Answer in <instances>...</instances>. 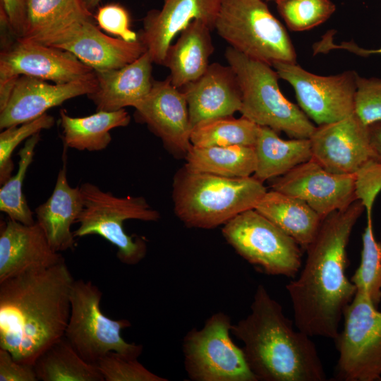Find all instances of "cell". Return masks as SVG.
Instances as JSON below:
<instances>
[{"label": "cell", "instance_id": "cell-1", "mask_svg": "<svg viewBox=\"0 0 381 381\" xmlns=\"http://www.w3.org/2000/svg\"><path fill=\"white\" fill-rule=\"evenodd\" d=\"M365 207L358 200L325 217L299 277L286 285L297 329L310 337L336 339L346 307L356 288L346 274V247Z\"/></svg>", "mask_w": 381, "mask_h": 381}, {"label": "cell", "instance_id": "cell-2", "mask_svg": "<svg viewBox=\"0 0 381 381\" xmlns=\"http://www.w3.org/2000/svg\"><path fill=\"white\" fill-rule=\"evenodd\" d=\"M74 280L64 260L0 282V348L16 361L34 365L64 336Z\"/></svg>", "mask_w": 381, "mask_h": 381}, {"label": "cell", "instance_id": "cell-3", "mask_svg": "<svg viewBox=\"0 0 381 381\" xmlns=\"http://www.w3.org/2000/svg\"><path fill=\"white\" fill-rule=\"evenodd\" d=\"M231 333L241 340L258 381H324L326 375L310 336L293 327L282 306L260 284L250 313Z\"/></svg>", "mask_w": 381, "mask_h": 381}, {"label": "cell", "instance_id": "cell-4", "mask_svg": "<svg viewBox=\"0 0 381 381\" xmlns=\"http://www.w3.org/2000/svg\"><path fill=\"white\" fill-rule=\"evenodd\" d=\"M267 192L254 176L233 178L184 166L173 183L174 212L188 227L213 229L254 209Z\"/></svg>", "mask_w": 381, "mask_h": 381}, {"label": "cell", "instance_id": "cell-5", "mask_svg": "<svg viewBox=\"0 0 381 381\" xmlns=\"http://www.w3.org/2000/svg\"><path fill=\"white\" fill-rule=\"evenodd\" d=\"M228 64L236 73L242 93L239 112L260 126L284 132L291 138H309L315 126L307 115L282 94L277 71L270 65L229 47Z\"/></svg>", "mask_w": 381, "mask_h": 381}, {"label": "cell", "instance_id": "cell-6", "mask_svg": "<svg viewBox=\"0 0 381 381\" xmlns=\"http://www.w3.org/2000/svg\"><path fill=\"white\" fill-rule=\"evenodd\" d=\"M214 30L229 47L265 62L296 64L292 42L263 0H222Z\"/></svg>", "mask_w": 381, "mask_h": 381}, {"label": "cell", "instance_id": "cell-7", "mask_svg": "<svg viewBox=\"0 0 381 381\" xmlns=\"http://www.w3.org/2000/svg\"><path fill=\"white\" fill-rule=\"evenodd\" d=\"M84 207L73 231L75 237L99 235L117 248L116 257L127 265H135L147 253L144 238L128 235L123 222L128 219L155 222L159 213L152 208L143 197H118L86 182L80 186Z\"/></svg>", "mask_w": 381, "mask_h": 381}, {"label": "cell", "instance_id": "cell-8", "mask_svg": "<svg viewBox=\"0 0 381 381\" xmlns=\"http://www.w3.org/2000/svg\"><path fill=\"white\" fill-rule=\"evenodd\" d=\"M102 292L90 280H74L71 291V312L64 333L77 353L86 362L96 365L109 351L138 358L143 346L128 343L121 335L130 327L128 320H113L100 308Z\"/></svg>", "mask_w": 381, "mask_h": 381}, {"label": "cell", "instance_id": "cell-9", "mask_svg": "<svg viewBox=\"0 0 381 381\" xmlns=\"http://www.w3.org/2000/svg\"><path fill=\"white\" fill-rule=\"evenodd\" d=\"M230 317L218 312L184 337V367L194 381H258L243 351L232 341Z\"/></svg>", "mask_w": 381, "mask_h": 381}, {"label": "cell", "instance_id": "cell-10", "mask_svg": "<svg viewBox=\"0 0 381 381\" xmlns=\"http://www.w3.org/2000/svg\"><path fill=\"white\" fill-rule=\"evenodd\" d=\"M222 232L242 258L268 274L294 277L301 267L298 243L255 209L231 219Z\"/></svg>", "mask_w": 381, "mask_h": 381}, {"label": "cell", "instance_id": "cell-11", "mask_svg": "<svg viewBox=\"0 0 381 381\" xmlns=\"http://www.w3.org/2000/svg\"><path fill=\"white\" fill-rule=\"evenodd\" d=\"M344 325L335 339L337 377L344 381L381 380V312L356 291L346 307Z\"/></svg>", "mask_w": 381, "mask_h": 381}, {"label": "cell", "instance_id": "cell-12", "mask_svg": "<svg viewBox=\"0 0 381 381\" xmlns=\"http://www.w3.org/2000/svg\"><path fill=\"white\" fill-rule=\"evenodd\" d=\"M272 66L279 78L292 85L300 108L318 126L338 121L354 113L356 71L323 76L310 73L296 64L277 61Z\"/></svg>", "mask_w": 381, "mask_h": 381}, {"label": "cell", "instance_id": "cell-13", "mask_svg": "<svg viewBox=\"0 0 381 381\" xmlns=\"http://www.w3.org/2000/svg\"><path fill=\"white\" fill-rule=\"evenodd\" d=\"M21 75L54 83L96 78L95 71L70 52L15 36L14 40L1 47L0 86L12 83Z\"/></svg>", "mask_w": 381, "mask_h": 381}, {"label": "cell", "instance_id": "cell-14", "mask_svg": "<svg viewBox=\"0 0 381 381\" xmlns=\"http://www.w3.org/2000/svg\"><path fill=\"white\" fill-rule=\"evenodd\" d=\"M271 187L303 200L322 219L356 200L355 174L331 173L313 158L272 179Z\"/></svg>", "mask_w": 381, "mask_h": 381}, {"label": "cell", "instance_id": "cell-15", "mask_svg": "<svg viewBox=\"0 0 381 381\" xmlns=\"http://www.w3.org/2000/svg\"><path fill=\"white\" fill-rule=\"evenodd\" d=\"M309 140L312 158L331 173L354 174L368 161L379 159L370 144L368 126L354 113L315 127Z\"/></svg>", "mask_w": 381, "mask_h": 381}, {"label": "cell", "instance_id": "cell-16", "mask_svg": "<svg viewBox=\"0 0 381 381\" xmlns=\"http://www.w3.org/2000/svg\"><path fill=\"white\" fill-rule=\"evenodd\" d=\"M96 78L66 83L51 84L47 80L21 75L8 90L7 99L0 107V128L5 129L35 119L52 107L75 97L95 92Z\"/></svg>", "mask_w": 381, "mask_h": 381}, {"label": "cell", "instance_id": "cell-17", "mask_svg": "<svg viewBox=\"0 0 381 381\" xmlns=\"http://www.w3.org/2000/svg\"><path fill=\"white\" fill-rule=\"evenodd\" d=\"M135 109L138 120L146 123L168 148L186 155L192 147L188 103L169 76L154 81L148 95Z\"/></svg>", "mask_w": 381, "mask_h": 381}, {"label": "cell", "instance_id": "cell-18", "mask_svg": "<svg viewBox=\"0 0 381 381\" xmlns=\"http://www.w3.org/2000/svg\"><path fill=\"white\" fill-rule=\"evenodd\" d=\"M222 0H164L160 10L152 9L143 20L139 37L154 63L163 66L175 36L191 22L201 20L214 30Z\"/></svg>", "mask_w": 381, "mask_h": 381}, {"label": "cell", "instance_id": "cell-19", "mask_svg": "<svg viewBox=\"0 0 381 381\" xmlns=\"http://www.w3.org/2000/svg\"><path fill=\"white\" fill-rule=\"evenodd\" d=\"M65 260L50 246L35 222L27 225L8 218L0 231V282L31 271L49 268Z\"/></svg>", "mask_w": 381, "mask_h": 381}, {"label": "cell", "instance_id": "cell-20", "mask_svg": "<svg viewBox=\"0 0 381 381\" xmlns=\"http://www.w3.org/2000/svg\"><path fill=\"white\" fill-rule=\"evenodd\" d=\"M192 128L212 119L239 111L242 93L237 75L228 64L213 63L197 80L183 86Z\"/></svg>", "mask_w": 381, "mask_h": 381}, {"label": "cell", "instance_id": "cell-21", "mask_svg": "<svg viewBox=\"0 0 381 381\" xmlns=\"http://www.w3.org/2000/svg\"><path fill=\"white\" fill-rule=\"evenodd\" d=\"M52 47L70 52L95 71L121 68L147 51L140 39L127 42L109 37L92 19L71 28Z\"/></svg>", "mask_w": 381, "mask_h": 381}, {"label": "cell", "instance_id": "cell-22", "mask_svg": "<svg viewBox=\"0 0 381 381\" xmlns=\"http://www.w3.org/2000/svg\"><path fill=\"white\" fill-rule=\"evenodd\" d=\"M152 63L146 51L135 61L121 68L95 71L97 87L87 97L95 104L97 111L135 108L152 87Z\"/></svg>", "mask_w": 381, "mask_h": 381}, {"label": "cell", "instance_id": "cell-23", "mask_svg": "<svg viewBox=\"0 0 381 381\" xmlns=\"http://www.w3.org/2000/svg\"><path fill=\"white\" fill-rule=\"evenodd\" d=\"M84 207L80 187H71L67 179L66 162L59 171L49 198L35 210V221L56 252L73 249L75 236L71 230Z\"/></svg>", "mask_w": 381, "mask_h": 381}, {"label": "cell", "instance_id": "cell-24", "mask_svg": "<svg viewBox=\"0 0 381 381\" xmlns=\"http://www.w3.org/2000/svg\"><path fill=\"white\" fill-rule=\"evenodd\" d=\"M92 19L81 0H26L23 38L52 47L78 23Z\"/></svg>", "mask_w": 381, "mask_h": 381}, {"label": "cell", "instance_id": "cell-25", "mask_svg": "<svg viewBox=\"0 0 381 381\" xmlns=\"http://www.w3.org/2000/svg\"><path fill=\"white\" fill-rule=\"evenodd\" d=\"M210 27L201 20L191 22L176 42L171 44L163 66L170 71L174 86L180 89L199 78L207 70L209 58L214 52Z\"/></svg>", "mask_w": 381, "mask_h": 381}, {"label": "cell", "instance_id": "cell-26", "mask_svg": "<svg viewBox=\"0 0 381 381\" xmlns=\"http://www.w3.org/2000/svg\"><path fill=\"white\" fill-rule=\"evenodd\" d=\"M254 209L306 250L323 219L303 200L272 189L267 190Z\"/></svg>", "mask_w": 381, "mask_h": 381}, {"label": "cell", "instance_id": "cell-27", "mask_svg": "<svg viewBox=\"0 0 381 381\" xmlns=\"http://www.w3.org/2000/svg\"><path fill=\"white\" fill-rule=\"evenodd\" d=\"M254 149L256 169L253 176L262 182L283 176L312 158L309 138L283 140L266 126L260 127Z\"/></svg>", "mask_w": 381, "mask_h": 381}, {"label": "cell", "instance_id": "cell-28", "mask_svg": "<svg viewBox=\"0 0 381 381\" xmlns=\"http://www.w3.org/2000/svg\"><path fill=\"white\" fill-rule=\"evenodd\" d=\"M64 145L80 151H101L111 141L110 131L128 126L131 116L125 109L97 111L83 117L69 116L65 109L59 112Z\"/></svg>", "mask_w": 381, "mask_h": 381}, {"label": "cell", "instance_id": "cell-29", "mask_svg": "<svg viewBox=\"0 0 381 381\" xmlns=\"http://www.w3.org/2000/svg\"><path fill=\"white\" fill-rule=\"evenodd\" d=\"M185 156L188 168L225 177H248L256 169L255 152L251 146L192 145Z\"/></svg>", "mask_w": 381, "mask_h": 381}, {"label": "cell", "instance_id": "cell-30", "mask_svg": "<svg viewBox=\"0 0 381 381\" xmlns=\"http://www.w3.org/2000/svg\"><path fill=\"white\" fill-rule=\"evenodd\" d=\"M34 368L42 381H104L96 365L83 360L63 337L35 361Z\"/></svg>", "mask_w": 381, "mask_h": 381}, {"label": "cell", "instance_id": "cell-31", "mask_svg": "<svg viewBox=\"0 0 381 381\" xmlns=\"http://www.w3.org/2000/svg\"><path fill=\"white\" fill-rule=\"evenodd\" d=\"M260 126L248 119L233 116L205 121L195 126L191 131L192 145L209 146H251L254 147Z\"/></svg>", "mask_w": 381, "mask_h": 381}, {"label": "cell", "instance_id": "cell-32", "mask_svg": "<svg viewBox=\"0 0 381 381\" xmlns=\"http://www.w3.org/2000/svg\"><path fill=\"white\" fill-rule=\"evenodd\" d=\"M40 140V133L26 140L24 146L18 153L19 161L17 172L0 188L1 212L6 214L8 218L27 225L33 224L35 221L23 193V184Z\"/></svg>", "mask_w": 381, "mask_h": 381}, {"label": "cell", "instance_id": "cell-33", "mask_svg": "<svg viewBox=\"0 0 381 381\" xmlns=\"http://www.w3.org/2000/svg\"><path fill=\"white\" fill-rule=\"evenodd\" d=\"M362 242L361 262L351 281L377 308L381 301V248L375 238L373 217H367Z\"/></svg>", "mask_w": 381, "mask_h": 381}, {"label": "cell", "instance_id": "cell-34", "mask_svg": "<svg viewBox=\"0 0 381 381\" xmlns=\"http://www.w3.org/2000/svg\"><path fill=\"white\" fill-rule=\"evenodd\" d=\"M277 8L293 31H303L325 22L336 10L331 0H276Z\"/></svg>", "mask_w": 381, "mask_h": 381}, {"label": "cell", "instance_id": "cell-35", "mask_svg": "<svg viewBox=\"0 0 381 381\" xmlns=\"http://www.w3.org/2000/svg\"><path fill=\"white\" fill-rule=\"evenodd\" d=\"M55 119L47 113L23 123L3 129L0 133V184L3 185L11 176L14 168L12 154L23 140L42 130L51 128Z\"/></svg>", "mask_w": 381, "mask_h": 381}, {"label": "cell", "instance_id": "cell-36", "mask_svg": "<svg viewBox=\"0 0 381 381\" xmlns=\"http://www.w3.org/2000/svg\"><path fill=\"white\" fill-rule=\"evenodd\" d=\"M96 366L104 381H167L147 370L138 358L116 351H109L102 356Z\"/></svg>", "mask_w": 381, "mask_h": 381}, {"label": "cell", "instance_id": "cell-37", "mask_svg": "<svg viewBox=\"0 0 381 381\" xmlns=\"http://www.w3.org/2000/svg\"><path fill=\"white\" fill-rule=\"evenodd\" d=\"M354 114L367 126L381 121V78L357 75Z\"/></svg>", "mask_w": 381, "mask_h": 381}, {"label": "cell", "instance_id": "cell-38", "mask_svg": "<svg viewBox=\"0 0 381 381\" xmlns=\"http://www.w3.org/2000/svg\"><path fill=\"white\" fill-rule=\"evenodd\" d=\"M381 191V159H373L355 173V195L366 210L367 217H373L375 200Z\"/></svg>", "mask_w": 381, "mask_h": 381}, {"label": "cell", "instance_id": "cell-39", "mask_svg": "<svg viewBox=\"0 0 381 381\" xmlns=\"http://www.w3.org/2000/svg\"><path fill=\"white\" fill-rule=\"evenodd\" d=\"M95 18L104 31L119 36L127 42L139 40L136 32L130 28V16L127 10L119 4H109L99 7Z\"/></svg>", "mask_w": 381, "mask_h": 381}, {"label": "cell", "instance_id": "cell-40", "mask_svg": "<svg viewBox=\"0 0 381 381\" xmlns=\"http://www.w3.org/2000/svg\"><path fill=\"white\" fill-rule=\"evenodd\" d=\"M34 365L16 361L11 353L0 348V381H37Z\"/></svg>", "mask_w": 381, "mask_h": 381}, {"label": "cell", "instance_id": "cell-41", "mask_svg": "<svg viewBox=\"0 0 381 381\" xmlns=\"http://www.w3.org/2000/svg\"><path fill=\"white\" fill-rule=\"evenodd\" d=\"M1 7L6 13L11 32L18 37H23L26 20V0H1Z\"/></svg>", "mask_w": 381, "mask_h": 381}, {"label": "cell", "instance_id": "cell-42", "mask_svg": "<svg viewBox=\"0 0 381 381\" xmlns=\"http://www.w3.org/2000/svg\"><path fill=\"white\" fill-rule=\"evenodd\" d=\"M368 132L372 148L381 159V121L369 125Z\"/></svg>", "mask_w": 381, "mask_h": 381}, {"label": "cell", "instance_id": "cell-43", "mask_svg": "<svg viewBox=\"0 0 381 381\" xmlns=\"http://www.w3.org/2000/svg\"><path fill=\"white\" fill-rule=\"evenodd\" d=\"M85 7L90 12L101 1V0H81Z\"/></svg>", "mask_w": 381, "mask_h": 381}, {"label": "cell", "instance_id": "cell-44", "mask_svg": "<svg viewBox=\"0 0 381 381\" xmlns=\"http://www.w3.org/2000/svg\"><path fill=\"white\" fill-rule=\"evenodd\" d=\"M381 54V48L376 50H363V52L362 54Z\"/></svg>", "mask_w": 381, "mask_h": 381}, {"label": "cell", "instance_id": "cell-45", "mask_svg": "<svg viewBox=\"0 0 381 381\" xmlns=\"http://www.w3.org/2000/svg\"><path fill=\"white\" fill-rule=\"evenodd\" d=\"M380 248H381V234H380Z\"/></svg>", "mask_w": 381, "mask_h": 381}, {"label": "cell", "instance_id": "cell-46", "mask_svg": "<svg viewBox=\"0 0 381 381\" xmlns=\"http://www.w3.org/2000/svg\"><path fill=\"white\" fill-rule=\"evenodd\" d=\"M274 1H276V0H274Z\"/></svg>", "mask_w": 381, "mask_h": 381}]
</instances>
